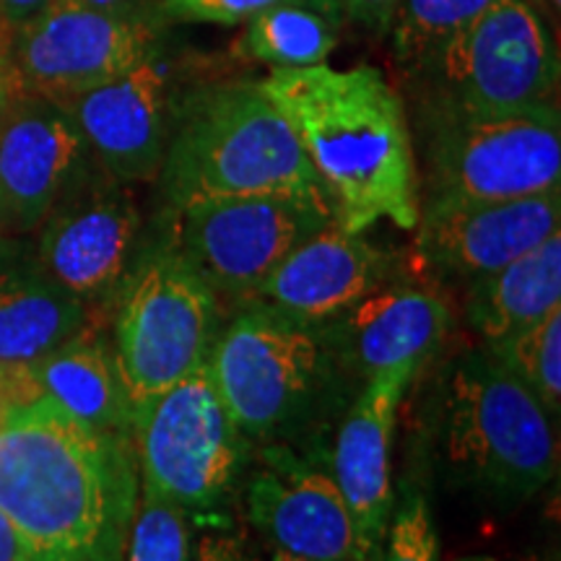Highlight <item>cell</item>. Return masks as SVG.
Returning <instances> with one entry per match:
<instances>
[{
  "label": "cell",
  "mask_w": 561,
  "mask_h": 561,
  "mask_svg": "<svg viewBox=\"0 0 561 561\" xmlns=\"http://www.w3.org/2000/svg\"><path fill=\"white\" fill-rule=\"evenodd\" d=\"M138 491L133 442L47 398L0 426V512L34 561H125Z\"/></svg>",
  "instance_id": "6da1fadb"
},
{
  "label": "cell",
  "mask_w": 561,
  "mask_h": 561,
  "mask_svg": "<svg viewBox=\"0 0 561 561\" xmlns=\"http://www.w3.org/2000/svg\"><path fill=\"white\" fill-rule=\"evenodd\" d=\"M261 89L305 149L339 227L364 234L385 219L416 229V146L401 96L380 70L273 68Z\"/></svg>",
  "instance_id": "7a4b0ae2"
},
{
  "label": "cell",
  "mask_w": 561,
  "mask_h": 561,
  "mask_svg": "<svg viewBox=\"0 0 561 561\" xmlns=\"http://www.w3.org/2000/svg\"><path fill=\"white\" fill-rule=\"evenodd\" d=\"M159 180L170 210L227 195L284 193L328 201L305 149L261 81L193 89L172 110Z\"/></svg>",
  "instance_id": "3957f363"
},
{
  "label": "cell",
  "mask_w": 561,
  "mask_h": 561,
  "mask_svg": "<svg viewBox=\"0 0 561 561\" xmlns=\"http://www.w3.org/2000/svg\"><path fill=\"white\" fill-rule=\"evenodd\" d=\"M434 432L447 473L494 502L530 500L559 471L551 413L486 348L466 351L450 364Z\"/></svg>",
  "instance_id": "277c9868"
},
{
  "label": "cell",
  "mask_w": 561,
  "mask_h": 561,
  "mask_svg": "<svg viewBox=\"0 0 561 561\" xmlns=\"http://www.w3.org/2000/svg\"><path fill=\"white\" fill-rule=\"evenodd\" d=\"M224 403L244 437H299L331 409L346 371L322 328L240 307L208 354Z\"/></svg>",
  "instance_id": "5b68a950"
},
{
  "label": "cell",
  "mask_w": 561,
  "mask_h": 561,
  "mask_svg": "<svg viewBox=\"0 0 561 561\" xmlns=\"http://www.w3.org/2000/svg\"><path fill=\"white\" fill-rule=\"evenodd\" d=\"M244 432L224 403L208 362L133 409V453L140 486L216 523L240 481Z\"/></svg>",
  "instance_id": "8992f818"
},
{
  "label": "cell",
  "mask_w": 561,
  "mask_h": 561,
  "mask_svg": "<svg viewBox=\"0 0 561 561\" xmlns=\"http://www.w3.org/2000/svg\"><path fill=\"white\" fill-rule=\"evenodd\" d=\"M426 201H507L561 187L559 107L476 115L424 102Z\"/></svg>",
  "instance_id": "52a82bcc"
},
{
  "label": "cell",
  "mask_w": 561,
  "mask_h": 561,
  "mask_svg": "<svg viewBox=\"0 0 561 561\" xmlns=\"http://www.w3.org/2000/svg\"><path fill=\"white\" fill-rule=\"evenodd\" d=\"M219 331V299L170 237L140 248L117 294L112 348L133 409L206 364Z\"/></svg>",
  "instance_id": "ba28073f"
},
{
  "label": "cell",
  "mask_w": 561,
  "mask_h": 561,
  "mask_svg": "<svg viewBox=\"0 0 561 561\" xmlns=\"http://www.w3.org/2000/svg\"><path fill=\"white\" fill-rule=\"evenodd\" d=\"M172 214L174 250L216 299L240 301L314 231L335 221L314 195H227L185 203Z\"/></svg>",
  "instance_id": "9c48e42d"
},
{
  "label": "cell",
  "mask_w": 561,
  "mask_h": 561,
  "mask_svg": "<svg viewBox=\"0 0 561 561\" xmlns=\"http://www.w3.org/2000/svg\"><path fill=\"white\" fill-rule=\"evenodd\" d=\"M434 89L426 102L496 115L559 107V53L528 0H500L447 42L424 68Z\"/></svg>",
  "instance_id": "30bf717a"
},
{
  "label": "cell",
  "mask_w": 561,
  "mask_h": 561,
  "mask_svg": "<svg viewBox=\"0 0 561 561\" xmlns=\"http://www.w3.org/2000/svg\"><path fill=\"white\" fill-rule=\"evenodd\" d=\"M157 16L140 9L100 11L73 0H50L11 32L5 60L21 91L60 104L157 53Z\"/></svg>",
  "instance_id": "8fae6325"
},
{
  "label": "cell",
  "mask_w": 561,
  "mask_h": 561,
  "mask_svg": "<svg viewBox=\"0 0 561 561\" xmlns=\"http://www.w3.org/2000/svg\"><path fill=\"white\" fill-rule=\"evenodd\" d=\"M37 231L34 263L83 307L115 299L144 248L136 201L96 161L81 167Z\"/></svg>",
  "instance_id": "7c38bea8"
},
{
  "label": "cell",
  "mask_w": 561,
  "mask_h": 561,
  "mask_svg": "<svg viewBox=\"0 0 561 561\" xmlns=\"http://www.w3.org/2000/svg\"><path fill=\"white\" fill-rule=\"evenodd\" d=\"M561 231V187L507 201L424 203L416 257L437 276L473 284Z\"/></svg>",
  "instance_id": "4fadbf2b"
},
{
  "label": "cell",
  "mask_w": 561,
  "mask_h": 561,
  "mask_svg": "<svg viewBox=\"0 0 561 561\" xmlns=\"http://www.w3.org/2000/svg\"><path fill=\"white\" fill-rule=\"evenodd\" d=\"M89 157L115 180L159 178L172 128V87L159 53L102 87L60 102Z\"/></svg>",
  "instance_id": "5bb4252c"
},
{
  "label": "cell",
  "mask_w": 561,
  "mask_h": 561,
  "mask_svg": "<svg viewBox=\"0 0 561 561\" xmlns=\"http://www.w3.org/2000/svg\"><path fill=\"white\" fill-rule=\"evenodd\" d=\"M390 255L331 221L297 244L240 307L322 328L388 284Z\"/></svg>",
  "instance_id": "9a60e30c"
},
{
  "label": "cell",
  "mask_w": 561,
  "mask_h": 561,
  "mask_svg": "<svg viewBox=\"0 0 561 561\" xmlns=\"http://www.w3.org/2000/svg\"><path fill=\"white\" fill-rule=\"evenodd\" d=\"M89 161L66 110L16 91L0 110V234H30Z\"/></svg>",
  "instance_id": "2e32d148"
},
{
  "label": "cell",
  "mask_w": 561,
  "mask_h": 561,
  "mask_svg": "<svg viewBox=\"0 0 561 561\" xmlns=\"http://www.w3.org/2000/svg\"><path fill=\"white\" fill-rule=\"evenodd\" d=\"M419 369L396 367L369 377L343 413L333 445V481L354 528V561H382L392 515L390 450L398 405Z\"/></svg>",
  "instance_id": "e0dca14e"
},
{
  "label": "cell",
  "mask_w": 561,
  "mask_h": 561,
  "mask_svg": "<svg viewBox=\"0 0 561 561\" xmlns=\"http://www.w3.org/2000/svg\"><path fill=\"white\" fill-rule=\"evenodd\" d=\"M248 520L276 551L310 561H354V528L331 473L268 447L244 491Z\"/></svg>",
  "instance_id": "ac0fdd59"
},
{
  "label": "cell",
  "mask_w": 561,
  "mask_h": 561,
  "mask_svg": "<svg viewBox=\"0 0 561 561\" xmlns=\"http://www.w3.org/2000/svg\"><path fill=\"white\" fill-rule=\"evenodd\" d=\"M450 320V307L437 291L388 280L322 331L346 371L367 382L385 369L424 367Z\"/></svg>",
  "instance_id": "d6986e66"
},
{
  "label": "cell",
  "mask_w": 561,
  "mask_h": 561,
  "mask_svg": "<svg viewBox=\"0 0 561 561\" xmlns=\"http://www.w3.org/2000/svg\"><path fill=\"white\" fill-rule=\"evenodd\" d=\"M30 367L42 398L70 419L133 442V403L107 343L79 333Z\"/></svg>",
  "instance_id": "ffe728a7"
},
{
  "label": "cell",
  "mask_w": 561,
  "mask_h": 561,
  "mask_svg": "<svg viewBox=\"0 0 561 561\" xmlns=\"http://www.w3.org/2000/svg\"><path fill=\"white\" fill-rule=\"evenodd\" d=\"M87 328V307L37 263L0 257V364H34Z\"/></svg>",
  "instance_id": "44dd1931"
},
{
  "label": "cell",
  "mask_w": 561,
  "mask_h": 561,
  "mask_svg": "<svg viewBox=\"0 0 561 561\" xmlns=\"http://www.w3.org/2000/svg\"><path fill=\"white\" fill-rule=\"evenodd\" d=\"M561 307V231L468 284V320L486 346L510 339Z\"/></svg>",
  "instance_id": "7402d4cb"
},
{
  "label": "cell",
  "mask_w": 561,
  "mask_h": 561,
  "mask_svg": "<svg viewBox=\"0 0 561 561\" xmlns=\"http://www.w3.org/2000/svg\"><path fill=\"white\" fill-rule=\"evenodd\" d=\"M339 21L310 5H271L244 24L240 50L271 68L320 66L339 45Z\"/></svg>",
  "instance_id": "603a6c76"
},
{
  "label": "cell",
  "mask_w": 561,
  "mask_h": 561,
  "mask_svg": "<svg viewBox=\"0 0 561 561\" xmlns=\"http://www.w3.org/2000/svg\"><path fill=\"white\" fill-rule=\"evenodd\" d=\"M496 3L500 0H401L390 24L396 58L424 70L447 42Z\"/></svg>",
  "instance_id": "cb8c5ba5"
},
{
  "label": "cell",
  "mask_w": 561,
  "mask_h": 561,
  "mask_svg": "<svg viewBox=\"0 0 561 561\" xmlns=\"http://www.w3.org/2000/svg\"><path fill=\"white\" fill-rule=\"evenodd\" d=\"M541 401L551 419L561 409V307L510 339L483 346Z\"/></svg>",
  "instance_id": "d4e9b609"
},
{
  "label": "cell",
  "mask_w": 561,
  "mask_h": 561,
  "mask_svg": "<svg viewBox=\"0 0 561 561\" xmlns=\"http://www.w3.org/2000/svg\"><path fill=\"white\" fill-rule=\"evenodd\" d=\"M191 546V517L157 491L140 486L125 561H187Z\"/></svg>",
  "instance_id": "484cf974"
},
{
  "label": "cell",
  "mask_w": 561,
  "mask_h": 561,
  "mask_svg": "<svg viewBox=\"0 0 561 561\" xmlns=\"http://www.w3.org/2000/svg\"><path fill=\"white\" fill-rule=\"evenodd\" d=\"M382 561H439V538L430 502L419 489H405L392 504Z\"/></svg>",
  "instance_id": "4316f807"
},
{
  "label": "cell",
  "mask_w": 561,
  "mask_h": 561,
  "mask_svg": "<svg viewBox=\"0 0 561 561\" xmlns=\"http://www.w3.org/2000/svg\"><path fill=\"white\" fill-rule=\"evenodd\" d=\"M278 3H299L318 9L328 16L341 19L333 0H159V16L170 21H191V24L237 26L248 24L252 16Z\"/></svg>",
  "instance_id": "83f0119b"
},
{
  "label": "cell",
  "mask_w": 561,
  "mask_h": 561,
  "mask_svg": "<svg viewBox=\"0 0 561 561\" xmlns=\"http://www.w3.org/2000/svg\"><path fill=\"white\" fill-rule=\"evenodd\" d=\"M30 364H0V426L24 405L39 401Z\"/></svg>",
  "instance_id": "f1b7e54d"
},
{
  "label": "cell",
  "mask_w": 561,
  "mask_h": 561,
  "mask_svg": "<svg viewBox=\"0 0 561 561\" xmlns=\"http://www.w3.org/2000/svg\"><path fill=\"white\" fill-rule=\"evenodd\" d=\"M187 561H261L242 536L227 530H206L191 546Z\"/></svg>",
  "instance_id": "f546056e"
},
{
  "label": "cell",
  "mask_w": 561,
  "mask_h": 561,
  "mask_svg": "<svg viewBox=\"0 0 561 561\" xmlns=\"http://www.w3.org/2000/svg\"><path fill=\"white\" fill-rule=\"evenodd\" d=\"M341 16H348L364 30L385 34L390 32L392 16H396L401 0H333Z\"/></svg>",
  "instance_id": "4dcf8cb0"
},
{
  "label": "cell",
  "mask_w": 561,
  "mask_h": 561,
  "mask_svg": "<svg viewBox=\"0 0 561 561\" xmlns=\"http://www.w3.org/2000/svg\"><path fill=\"white\" fill-rule=\"evenodd\" d=\"M50 0H0V16H3L9 30H19L21 24L37 16Z\"/></svg>",
  "instance_id": "1f68e13d"
},
{
  "label": "cell",
  "mask_w": 561,
  "mask_h": 561,
  "mask_svg": "<svg viewBox=\"0 0 561 561\" xmlns=\"http://www.w3.org/2000/svg\"><path fill=\"white\" fill-rule=\"evenodd\" d=\"M0 561H34L16 528L0 512Z\"/></svg>",
  "instance_id": "d6a6232c"
},
{
  "label": "cell",
  "mask_w": 561,
  "mask_h": 561,
  "mask_svg": "<svg viewBox=\"0 0 561 561\" xmlns=\"http://www.w3.org/2000/svg\"><path fill=\"white\" fill-rule=\"evenodd\" d=\"M16 91H21V89H19L16 79H13V73H11V68H9V60H0V110H3L5 104H9V100H11L13 94H16Z\"/></svg>",
  "instance_id": "836d02e7"
},
{
  "label": "cell",
  "mask_w": 561,
  "mask_h": 561,
  "mask_svg": "<svg viewBox=\"0 0 561 561\" xmlns=\"http://www.w3.org/2000/svg\"><path fill=\"white\" fill-rule=\"evenodd\" d=\"M73 3L100 11H136V0H73Z\"/></svg>",
  "instance_id": "e575fe53"
},
{
  "label": "cell",
  "mask_w": 561,
  "mask_h": 561,
  "mask_svg": "<svg viewBox=\"0 0 561 561\" xmlns=\"http://www.w3.org/2000/svg\"><path fill=\"white\" fill-rule=\"evenodd\" d=\"M9 39H11V30L5 26L3 16H0V60H5V50H9Z\"/></svg>",
  "instance_id": "d590c367"
},
{
  "label": "cell",
  "mask_w": 561,
  "mask_h": 561,
  "mask_svg": "<svg viewBox=\"0 0 561 561\" xmlns=\"http://www.w3.org/2000/svg\"><path fill=\"white\" fill-rule=\"evenodd\" d=\"M271 561H310V559H299V557H291V553H284V551L273 549V559Z\"/></svg>",
  "instance_id": "8d00e7d4"
},
{
  "label": "cell",
  "mask_w": 561,
  "mask_h": 561,
  "mask_svg": "<svg viewBox=\"0 0 561 561\" xmlns=\"http://www.w3.org/2000/svg\"><path fill=\"white\" fill-rule=\"evenodd\" d=\"M0 257H5V252H3V234H0Z\"/></svg>",
  "instance_id": "74e56055"
},
{
  "label": "cell",
  "mask_w": 561,
  "mask_h": 561,
  "mask_svg": "<svg viewBox=\"0 0 561 561\" xmlns=\"http://www.w3.org/2000/svg\"><path fill=\"white\" fill-rule=\"evenodd\" d=\"M466 561H496V559H466Z\"/></svg>",
  "instance_id": "f35d334b"
}]
</instances>
